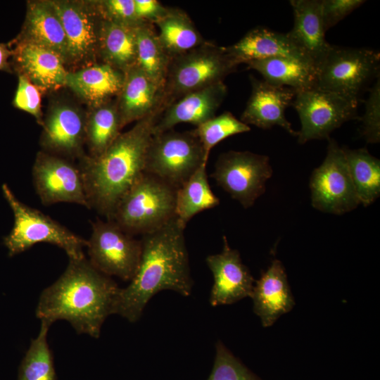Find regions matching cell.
Returning a JSON list of instances; mask_svg holds the SVG:
<instances>
[{
    "label": "cell",
    "mask_w": 380,
    "mask_h": 380,
    "mask_svg": "<svg viewBox=\"0 0 380 380\" xmlns=\"http://www.w3.org/2000/svg\"><path fill=\"white\" fill-rule=\"evenodd\" d=\"M184 229L175 216L163 226L142 235L138 269L129 285L120 289L114 314L135 322L149 300L159 291L172 290L183 296L191 294L193 281Z\"/></svg>",
    "instance_id": "cell-1"
},
{
    "label": "cell",
    "mask_w": 380,
    "mask_h": 380,
    "mask_svg": "<svg viewBox=\"0 0 380 380\" xmlns=\"http://www.w3.org/2000/svg\"><path fill=\"white\" fill-rule=\"evenodd\" d=\"M120 289L85 256L69 258L64 272L42 292L36 316L49 325L66 320L77 334L97 338L106 317L114 314Z\"/></svg>",
    "instance_id": "cell-2"
},
{
    "label": "cell",
    "mask_w": 380,
    "mask_h": 380,
    "mask_svg": "<svg viewBox=\"0 0 380 380\" xmlns=\"http://www.w3.org/2000/svg\"><path fill=\"white\" fill-rule=\"evenodd\" d=\"M165 108L161 104L137 121L99 156L80 158L78 167L89 208L107 220H111L120 200L144 172L153 127Z\"/></svg>",
    "instance_id": "cell-3"
},
{
    "label": "cell",
    "mask_w": 380,
    "mask_h": 380,
    "mask_svg": "<svg viewBox=\"0 0 380 380\" xmlns=\"http://www.w3.org/2000/svg\"><path fill=\"white\" fill-rule=\"evenodd\" d=\"M177 189L144 172L118 202L111 220L134 236L152 232L175 217Z\"/></svg>",
    "instance_id": "cell-4"
},
{
    "label": "cell",
    "mask_w": 380,
    "mask_h": 380,
    "mask_svg": "<svg viewBox=\"0 0 380 380\" xmlns=\"http://www.w3.org/2000/svg\"><path fill=\"white\" fill-rule=\"evenodd\" d=\"M237 66L224 46L205 41L171 59L163 85V103L167 107L190 92L224 82Z\"/></svg>",
    "instance_id": "cell-5"
},
{
    "label": "cell",
    "mask_w": 380,
    "mask_h": 380,
    "mask_svg": "<svg viewBox=\"0 0 380 380\" xmlns=\"http://www.w3.org/2000/svg\"><path fill=\"white\" fill-rule=\"evenodd\" d=\"M2 191L14 215L12 230L4 240L10 256L21 253L36 243H48L62 248L69 258L84 257L83 250L87 240L40 210L22 203L5 184Z\"/></svg>",
    "instance_id": "cell-6"
},
{
    "label": "cell",
    "mask_w": 380,
    "mask_h": 380,
    "mask_svg": "<svg viewBox=\"0 0 380 380\" xmlns=\"http://www.w3.org/2000/svg\"><path fill=\"white\" fill-rule=\"evenodd\" d=\"M379 51L331 44L317 69L316 87L359 102L367 87L379 77Z\"/></svg>",
    "instance_id": "cell-7"
},
{
    "label": "cell",
    "mask_w": 380,
    "mask_h": 380,
    "mask_svg": "<svg viewBox=\"0 0 380 380\" xmlns=\"http://www.w3.org/2000/svg\"><path fill=\"white\" fill-rule=\"evenodd\" d=\"M208 158L192 130L173 129L153 135L144 165L151 175L176 189H179Z\"/></svg>",
    "instance_id": "cell-8"
},
{
    "label": "cell",
    "mask_w": 380,
    "mask_h": 380,
    "mask_svg": "<svg viewBox=\"0 0 380 380\" xmlns=\"http://www.w3.org/2000/svg\"><path fill=\"white\" fill-rule=\"evenodd\" d=\"M358 101L316 87L296 91L291 106L298 114L301 128L298 142L330 138L347 121L357 119Z\"/></svg>",
    "instance_id": "cell-9"
},
{
    "label": "cell",
    "mask_w": 380,
    "mask_h": 380,
    "mask_svg": "<svg viewBox=\"0 0 380 380\" xmlns=\"http://www.w3.org/2000/svg\"><path fill=\"white\" fill-rule=\"evenodd\" d=\"M91 226L87 245L89 261L108 277L130 281L139 264L141 240L125 232L113 220L97 219Z\"/></svg>",
    "instance_id": "cell-10"
},
{
    "label": "cell",
    "mask_w": 380,
    "mask_h": 380,
    "mask_svg": "<svg viewBox=\"0 0 380 380\" xmlns=\"http://www.w3.org/2000/svg\"><path fill=\"white\" fill-rule=\"evenodd\" d=\"M312 205L336 215L350 212L360 204L343 147L328 139L327 156L310 179Z\"/></svg>",
    "instance_id": "cell-11"
},
{
    "label": "cell",
    "mask_w": 380,
    "mask_h": 380,
    "mask_svg": "<svg viewBox=\"0 0 380 380\" xmlns=\"http://www.w3.org/2000/svg\"><path fill=\"white\" fill-rule=\"evenodd\" d=\"M272 175L268 156L229 151L219 156L210 176L232 198L248 208L265 193L266 182Z\"/></svg>",
    "instance_id": "cell-12"
},
{
    "label": "cell",
    "mask_w": 380,
    "mask_h": 380,
    "mask_svg": "<svg viewBox=\"0 0 380 380\" xmlns=\"http://www.w3.org/2000/svg\"><path fill=\"white\" fill-rule=\"evenodd\" d=\"M33 184L42 203H75L90 208L78 166L66 159L39 153L32 170Z\"/></svg>",
    "instance_id": "cell-13"
},
{
    "label": "cell",
    "mask_w": 380,
    "mask_h": 380,
    "mask_svg": "<svg viewBox=\"0 0 380 380\" xmlns=\"http://www.w3.org/2000/svg\"><path fill=\"white\" fill-rule=\"evenodd\" d=\"M222 239V251L205 259L214 279L209 299L212 306L230 305L250 297L255 282L239 251L230 247L225 236Z\"/></svg>",
    "instance_id": "cell-14"
},
{
    "label": "cell",
    "mask_w": 380,
    "mask_h": 380,
    "mask_svg": "<svg viewBox=\"0 0 380 380\" xmlns=\"http://www.w3.org/2000/svg\"><path fill=\"white\" fill-rule=\"evenodd\" d=\"M252 90L240 120L246 125L267 129L279 126L292 136H297L285 117L286 108L291 105L296 91L285 87H277L265 80L251 77Z\"/></svg>",
    "instance_id": "cell-15"
},
{
    "label": "cell",
    "mask_w": 380,
    "mask_h": 380,
    "mask_svg": "<svg viewBox=\"0 0 380 380\" xmlns=\"http://www.w3.org/2000/svg\"><path fill=\"white\" fill-rule=\"evenodd\" d=\"M65 31L68 46V61L82 63L92 61L99 51V30L94 15L82 3L50 1Z\"/></svg>",
    "instance_id": "cell-16"
},
{
    "label": "cell",
    "mask_w": 380,
    "mask_h": 380,
    "mask_svg": "<svg viewBox=\"0 0 380 380\" xmlns=\"http://www.w3.org/2000/svg\"><path fill=\"white\" fill-rule=\"evenodd\" d=\"M227 94L224 82L190 92L167 106L154 127L153 135L161 134L180 123L196 127L215 116Z\"/></svg>",
    "instance_id": "cell-17"
},
{
    "label": "cell",
    "mask_w": 380,
    "mask_h": 380,
    "mask_svg": "<svg viewBox=\"0 0 380 380\" xmlns=\"http://www.w3.org/2000/svg\"><path fill=\"white\" fill-rule=\"evenodd\" d=\"M255 314L264 327H271L281 315L290 312L295 300L282 262L274 259L255 281L251 296Z\"/></svg>",
    "instance_id": "cell-18"
},
{
    "label": "cell",
    "mask_w": 380,
    "mask_h": 380,
    "mask_svg": "<svg viewBox=\"0 0 380 380\" xmlns=\"http://www.w3.org/2000/svg\"><path fill=\"white\" fill-rule=\"evenodd\" d=\"M224 49L238 65L253 61L281 57L307 63L315 67L286 33L274 32L262 26L251 30L234 44L224 46Z\"/></svg>",
    "instance_id": "cell-19"
},
{
    "label": "cell",
    "mask_w": 380,
    "mask_h": 380,
    "mask_svg": "<svg viewBox=\"0 0 380 380\" xmlns=\"http://www.w3.org/2000/svg\"><path fill=\"white\" fill-rule=\"evenodd\" d=\"M290 4L293 25L286 35L317 69L331 46L325 39L321 0H291Z\"/></svg>",
    "instance_id": "cell-20"
},
{
    "label": "cell",
    "mask_w": 380,
    "mask_h": 380,
    "mask_svg": "<svg viewBox=\"0 0 380 380\" xmlns=\"http://www.w3.org/2000/svg\"><path fill=\"white\" fill-rule=\"evenodd\" d=\"M22 75L37 87L56 89L65 85V61L56 51L22 39L12 52Z\"/></svg>",
    "instance_id": "cell-21"
},
{
    "label": "cell",
    "mask_w": 380,
    "mask_h": 380,
    "mask_svg": "<svg viewBox=\"0 0 380 380\" xmlns=\"http://www.w3.org/2000/svg\"><path fill=\"white\" fill-rule=\"evenodd\" d=\"M163 89L137 65L125 72L116 99L121 127L139 120L163 104Z\"/></svg>",
    "instance_id": "cell-22"
},
{
    "label": "cell",
    "mask_w": 380,
    "mask_h": 380,
    "mask_svg": "<svg viewBox=\"0 0 380 380\" xmlns=\"http://www.w3.org/2000/svg\"><path fill=\"white\" fill-rule=\"evenodd\" d=\"M85 125L86 121L77 110L69 106H58L44 123L42 144L52 152L81 158Z\"/></svg>",
    "instance_id": "cell-23"
},
{
    "label": "cell",
    "mask_w": 380,
    "mask_h": 380,
    "mask_svg": "<svg viewBox=\"0 0 380 380\" xmlns=\"http://www.w3.org/2000/svg\"><path fill=\"white\" fill-rule=\"evenodd\" d=\"M124 80L125 72L103 63L68 72L65 85L89 105L97 108L118 96Z\"/></svg>",
    "instance_id": "cell-24"
},
{
    "label": "cell",
    "mask_w": 380,
    "mask_h": 380,
    "mask_svg": "<svg viewBox=\"0 0 380 380\" xmlns=\"http://www.w3.org/2000/svg\"><path fill=\"white\" fill-rule=\"evenodd\" d=\"M23 39L51 49L68 61L65 31L50 1L30 2Z\"/></svg>",
    "instance_id": "cell-25"
},
{
    "label": "cell",
    "mask_w": 380,
    "mask_h": 380,
    "mask_svg": "<svg viewBox=\"0 0 380 380\" xmlns=\"http://www.w3.org/2000/svg\"><path fill=\"white\" fill-rule=\"evenodd\" d=\"M135 27L101 18L98 52L103 63L123 72L136 65Z\"/></svg>",
    "instance_id": "cell-26"
},
{
    "label": "cell",
    "mask_w": 380,
    "mask_h": 380,
    "mask_svg": "<svg viewBox=\"0 0 380 380\" xmlns=\"http://www.w3.org/2000/svg\"><path fill=\"white\" fill-rule=\"evenodd\" d=\"M246 65L274 86L289 87L296 91L316 87L317 70L307 63L274 57L251 61Z\"/></svg>",
    "instance_id": "cell-27"
},
{
    "label": "cell",
    "mask_w": 380,
    "mask_h": 380,
    "mask_svg": "<svg viewBox=\"0 0 380 380\" xmlns=\"http://www.w3.org/2000/svg\"><path fill=\"white\" fill-rule=\"evenodd\" d=\"M158 39L172 59L205 42L186 12L167 8L165 14L156 22Z\"/></svg>",
    "instance_id": "cell-28"
},
{
    "label": "cell",
    "mask_w": 380,
    "mask_h": 380,
    "mask_svg": "<svg viewBox=\"0 0 380 380\" xmlns=\"http://www.w3.org/2000/svg\"><path fill=\"white\" fill-rule=\"evenodd\" d=\"M207 164H203L176 192L175 216L183 227L196 214L220 203L209 185Z\"/></svg>",
    "instance_id": "cell-29"
},
{
    "label": "cell",
    "mask_w": 380,
    "mask_h": 380,
    "mask_svg": "<svg viewBox=\"0 0 380 380\" xmlns=\"http://www.w3.org/2000/svg\"><path fill=\"white\" fill-rule=\"evenodd\" d=\"M343 150L360 204L367 207L380 194V160L365 148Z\"/></svg>",
    "instance_id": "cell-30"
},
{
    "label": "cell",
    "mask_w": 380,
    "mask_h": 380,
    "mask_svg": "<svg viewBox=\"0 0 380 380\" xmlns=\"http://www.w3.org/2000/svg\"><path fill=\"white\" fill-rule=\"evenodd\" d=\"M134 30L137 45L136 65L163 89L171 58L162 46L154 25L142 22Z\"/></svg>",
    "instance_id": "cell-31"
},
{
    "label": "cell",
    "mask_w": 380,
    "mask_h": 380,
    "mask_svg": "<svg viewBox=\"0 0 380 380\" xmlns=\"http://www.w3.org/2000/svg\"><path fill=\"white\" fill-rule=\"evenodd\" d=\"M121 129L116 101L95 108L85 125L89 156L95 158L101 155L120 135Z\"/></svg>",
    "instance_id": "cell-32"
},
{
    "label": "cell",
    "mask_w": 380,
    "mask_h": 380,
    "mask_svg": "<svg viewBox=\"0 0 380 380\" xmlns=\"http://www.w3.org/2000/svg\"><path fill=\"white\" fill-rule=\"evenodd\" d=\"M50 326L41 322L39 334L32 339L19 367L18 380H56L53 354L46 337Z\"/></svg>",
    "instance_id": "cell-33"
},
{
    "label": "cell",
    "mask_w": 380,
    "mask_h": 380,
    "mask_svg": "<svg viewBox=\"0 0 380 380\" xmlns=\"http://www.w3.org/2000/svg\"><path fill=\"white\" fill-rule=\"evenodd\" d=\"M250 130L248 125L235 118L232 113L226 111L199 125L192 131L208 158L211 149L221 141Z\"/></svg>",
    "instance_id": "cell-34"
},
{
    "label": "cell",
    "mask_w": 380,
    "mask_h": 380,
    "mask_svg": "<svg viewBox=\"0 0 380 380\" xmlns=\"http://www.w3.org/2000/svg\"><path fill=\"white\" fill-rule=\"evenodd\" d=\"M213 367L208 380H262L218 341Z\"/></svg>",
    "instance_id": "cell-35"
},
{
    "label": "cell",
    "mask_w": 380,
    "mask_h": 380,
    "mask_svg": "<svg viewBox=\"0 0 380 380\" xmlns=\"http://www.w3.org/2000/svg\"><path fill=\"white\" fill-rule=\"evenodd\" d=\"M365 101V113L360 118L362 135L369 144H377L380 141V79H376L369 89Z\"/></svg>",
    "instance_id": "cell-36"
},
{
    "label": "cell",
    "mask_w": 380,
    "mask_h": 380,
    "mask_svg": "<svg viewBox=\"0 0 380 380\" xmlns=\"http://www.w3.org/2000/svg\"><path fill=\"white\" fill-rule=\"evenodd\" d=\"M96 4L101 18L132 27L143 22L136 15L134 0H104Z\"/></svg>",
    "instance_id": "cell-37"
},
{
    "label": "cell",
    "mask_w": 380,
    "mask_h": 380,
    "mask_svg": "<svg viewBox=\"0 0 380 380\" xmlns=\"http://www.w3.org/2000/svg\"><path fill=\"white\" fill-rule=\"evenodd\" d=\"M40 103L41 97L37 87L25 76L19 75L18 88L13 99L14 106L32 115L39 120Z\"/></svg>",
    "instance_id": "cell-38"
},
{
    "label": "cell",
    "mask_w": 380,
    "mask_h": 380,
    "mask_svg": "<svg viewBox=\"0 0 380 380\" xmlns=\"http://www.w3.org/2000/svg\"><path fill=\"white\" fill-rule=\"evenodd\" d=\"M363 0H321L322 17L325 31L363 4Z\"/></svg>",
    "instance_id": "cell-39"
},
{
    "label": "cell",
    "mask_w": 380,
    "mask_h": 380,
    "mask_svg": "<svg viewBox=\"0 0 380 380\" xmlns=\"http://www.w3.org/2000/svg\"><path fill=\"white\" fill-rule=\"evenodd\" d=\"M135 13L139 20L154 24L166 13L167 7L157 0H134Z\"/></svg>",
    "instance_id": "cell-40"
},
{
    "label": "cell",
    "mask_w": 380,
    "mask_h": 380,
    "mask_svg": "<svg viewBox=\"0 0 380 380\" xmlns=\"http://www.w3.org/2000/svg\"><path fill=\"white\" fill-rule=\"evenodd\" d=\"M12 55L6 44H0V70H8V58Z\"/></svg>",
    "instance_id": "cell-41"
}]
</instances>
